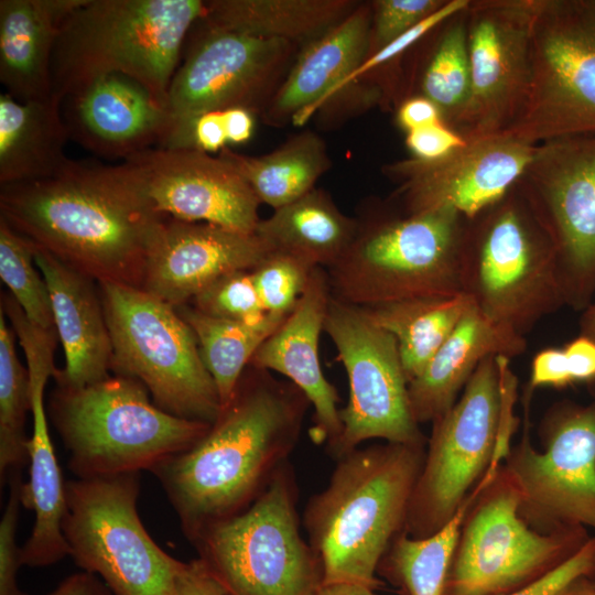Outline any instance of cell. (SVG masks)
<instances>
[{
  "instance_id": "cell-1",
  "label": "cell",
  "mask_w": 595,
  "mask_h": 595,
  "mask_svg": "<svg viewBox=\"0 0 595 595\" xmlns=\"http://www.w3.org/2000/svg\"><path fill=\"white\" fill-rule=\"evenodd\" d=\"M156 212L133 169L69 160L53 176L0 185V217L90 278L141 288Z\"/></svg>"
},
{
  "instance_id": "cell-2",
  "label": "cell",
  "mask_w": 595,
  "mask_h": 595,
  "mask_svg": "<svg viewBox=\"0 0 595 595\" xmlns=\"http://www.w3.org/2000/svg\"><path fill=\"white\" fill-rule=\"evenodd\" d=\"M310 407L295 385L249 365L207 433L151 469L190 542L263 493L290 462Z\"/></svg>"
},
{
  "instance_id": "cell-3",
  "label": "cell",
  "mask_w": 595,
  "mask_h": 595,
  "mask_svg": "<svg viewBox=\"0 0 595 595\" xmlns=\"http://www.w3.org/2000/svg\"><path fill=\"white\" fill-rule=\"evenodd\" d=\"M425 445L357 447L336 459L326 486L303 511L307 541L323 569V584L378 589L379 564L404 530Z\"/></svg>"
},
{
  "instance_id": "cell-4",
  "label": "cell",
  "mask_w": 595,
  "mask_h": 595,
  "mask_svg": "<svg viewBox=\"0 0 595 595\" xmlns=\"http://www.w3.org/2000/svg\"><path fill=\"white\" fill-rule=\"evenodd\" d=\"M201 0H82L64 19L51 65L52 96L63 100L89 82L123 75L165 108Z\"/></svg>"
},
{
  "instance_id": "cell-5",
  "label": "cell",
  "mask_w": 595,
  "mask_h": 595,
  "mask_svg": "<svg viewBox=\"0 0 595 595\" xmlns=\"http://www.w3.org/2000/svg\"><path fill=\"white\" fill-rule=\"evenodd\" d=\"M510 359H484L456 402L432 422L404 532L424 538L444 527L510 448L516 377Z\"/></svg>"
},
{
  "instance_id": "cell-6",
  "label": "cell",
  "mask_w": 595,
  "mask_h": 595,
  "mask_svg": "<svg viewBox=\"0 0 595 595\" xmlns=\"http://www.w3.org/2000/svg\"><path fill=\"white\" fill-rule=\"evenodd\" d=\"M48 410L76 478L151 472L210 426L165 412L140 381L119 375L77 389L56 387Z\"/></svg>"
},
{
  "instance_id": "cell-7",
  "label": "cell",
  "mask_w": 595,
  "mask_h": 595,
  "mask_svg": "<svg viewBox=\"0 0 595 595\" xmlns=\"http://www.w3.org/2000/svg\"><path fill=\"white\" fill-rule=\"evenodd\" d=\"M466 219L451 210L357 219L354 239L326 270L332 296L358 306L463 293Z\"/></svg>"
},
{
  "instance_id": "cell-8",
  "label": "cell",
  "mask_w": 595,
  "mask_h": 595,
  "mask_svg": "<svg viewBox=\"0 0 595 595\" xmlns=\"http://www.w3.org/2000/svg\"><path fill=\"white\" fill-rule=\"evenodd\" d=\"M506 197L465 229L462 289L487 318L526 336L567 301L551 237L528 201Z\"/></svg>"
},
{
  "instance_id": "cell-9",
  "label": "cell",
  "mask_w": 595,
  "mask_h": 595,
  "mask_svg": "<svg viewBox=\"0 0 595 595\" xmlns=\"http://www.w3.org/2000/svg\"><path fill=\"white\" fill-rule=\"evenodd\" d=\"M290 462L242 512L212 524L191 543L227 595H314L321 561L301 532Z\"/></svg>"
},
{
  "instance_id": "cell-10",
  "label": "cell",
  "mask_w": 595,
  "mask_h": 595,
  "mask_svg": "<svg viewBox=\"0 0 595 595\" xmlns=\"http://www.w3.org/2000/svg\"><path fill=\"white\" fill-rule=\"evenodd\" d=\"M97 284L112 345L110 370L140 381L165 412L212 424L220 398L177 310L141 288Z\"/></svg>"
},
{
  "instance_id": "cell-11",
  "label": "cell",
  "mask_w": 595,
  "mask_h": 595,
  "mask_svg": "<svg viewBox=\"0 0 595 595\" xmlns=\"http://www.w3.org/2000/svg\"><path fill=\"white\" fill-rule=\"evenodd\" d=\"M502 464L491 468L463 521L444 595H502L543 577L591 537L587 529L552 533L531 528Z\"/></svg>"
},
{
  "instance_id": "cell-12",
  "label": "cell",
  "mask_w": 595,
  "mask_h": 595,
  "mask_svg": "<svg viewBox=\"0 0 595 595\" xmlns=\"http://www.w3.org/2000/svg\"><path fill=\"white\" fill-rule=\"evenodd\" d=\"M139 473L65 484L62 530L69 556L112 595H173L182 561L162 550L138 512Z\"/></svg>"
},
{
  "instance_id": "cell-13",
  "label": "cell",
  "mask_w": 595,
  "mask_h": 595,
  "mask_svg": "<svg viewBox=\"0 0 595 595\" xmlns=\"http://www.w3.org/2000/svg\"><path fill=\"white\" fill-rule=\"evenodd\" d=\"M530 77L507 133L538 144L595 133V0H531Z\"/></svg>"
},
{
  "instance_id": "cell-14",
  "label": "cell",
  "mask_w": 595,
  "mask_h": 595,
  "mask_svg": "<svg viewBox=\"0 0 595 595\" xmlns=\"http://www.w3.org/2000/svg\"><path fill=\"white\" fill-rule=\"evenodd\" d=\"M540 436L542 451L531 443L526 411L521 440L501 463L518 490L520 516L543 533L595 530V403L553 405Z\"/></svg>"
},
{
  "instance_id": "cell-15",
  "label": "cell",
  "mask_w": 595,
  "mask_h": 595,
  "mask_svg": "<svg viewBox=\"0 0 595 595\" xmlns=\"http://www.w3.org/2000/svg\"><path fill=\"white\" fill-rule=\"evenodd\" d=\"M324 332L335 345L349 387L348 402L339 411L342 431L328 454L336 461L374 439L426 445L411 411L394 337L361 307L333 296Z\"/></svg>"
},
{
  "instance_id": "cell-16",
  "label": "cell",
  "mask_w": 595,
  "mask_h": 595,
  "mask_svg": "<svg viewBox=\"0 0 595 595\" xmlns=\"http://www.w3.org/2000/svg\"><path fill=\"white\" fill-rule=\"evenodd\" d=\"M527 201L551 237L567 304L595 289V133L538 143Z\"/></svg>"
},
{
  "instance_id": "cell-17",
  "label": "cell",
  "mask_w": 595,
  "mask_h": 595,
  "mask_svg": "<svg viewBox=\"0 0 595 595\" xmlns=\"http://www.w3.org/2000/svg\"><path fill=\"white\" fill-rule=\"evenodd\" d=\"M170 83V122L197 113L266 110L289 72L296 44L204 28Z\"/></svg>"
},
{
  "instance_id": "cell-18",
  "label": "cell",
  "mask_w": 595,
  "mask_h": 595,
  "mask_svg": "<svg viewBox=\"0 0 595 595\" xmlns=\"http://www.w3.org/2000/svg\"><path fill=\"white\" fill-rule=\"evenodd\" d=\"M466 12L472 88L454 122L473 139L506 131L520 113L530 77L532 2L470 1Z\"/></svg>"
},
{
  "instance_id": "cell-19",
  "label": "cell",
  "mask_w": 595,
  "mask_h": 595,
  "mask_svg": "<svg viewBox=\"0 0 595 595\" xmlns=\"http://www.w3.org/2000/svg\"><path fill=\"white\" fill-rule=\"evenodd\" d=\"M466 140L443 159L412 158L386 167L400 181L407 213L451 210L473 220L508 195L538 148L504 132Z\"/></svg>"
},
{
  "instance_id": "cell-20",
  "label": "cell",
  "mask_w": 595,
  "mask_h": 595,
  "mask_svg": "<svg viewBox=\"0 0 595 595\" xmlns=\"http://www.w3.org/2000/svg\"><path fill=\"white\" fill-rule=\"evenodd\" d=\"M125 161L140 176L159 214L256 232L261 203L236 167L219 155L152 148Z\"/></svg>"
},
{
  "instance_id": "cell-21",
  "label": "cell",
  "mask_w": 595,
  "mask_h": 595,
  "mask_svg": "<svg viewBox=\"0 0 595 595\" xmlns=\"http://www.w3.org/2000/svg\"><path fill=\"white\" fill-rule=\"evenodd\" d=\"M270 251L256 234L163 216L148 250L141 289L177 309L216 279L252 270Z\"/></svg>"
},
{
  "instance_id": "cell-22",
  "label": "cell",
  "mask_w": 595,
  "mask_h": 595,
  "mask_svg": "<svg viewBox=\"0 0 595 595\" xmlns=\"http://www.w3.org/2000/svg\"><path fill=\"white\" fill-rule=\"evenodd\" d=\"M331 298L326 270L315 268L294 310L260 345L249 364L283 376L306 396L314 413L311 440L324 444L326 451L342 431L339 397L325 377L318 356Z\"/></svg>"
},
{
  "instance_id": "cell-23",
  "label": "cell",
  "mask_w": 595,
  "mask_h": 595,
  "mask_svg": "<svg viewBox=\"0 0 595 595\" xmlns=\"http://www.w3.org/2000/svg\"><path fill=\"white\" fill-rule=\"evenodd\" d=\"M64 101L69 140L106 159L125 161L156 148L170 126L165 108L123 75L96 78Z\"/></svg>"
},
{
  "instance_id": "cell-24",
  "label": "cell",
  "mask_w": 595,
  "mask_h": 595,
  "mask_svg": "<svg viewBox=\"0 0 595 595\" xmlns=\"http://www.w3.org/2000/svg\"><path fill=\"white\" fill-rule=\"evenodd\" d=\"M34 246V261L51 298L54 327L65 366L55 375L56 387L77 389L110 376L111 338L98 284Z\"/></svg>"
},
{
  "instance_id": "cell-25",
  "label": "cell",
  "mask_w": 595,
  "mask_h": 595,
  "mask_svg": "<svg viewBox=\"0 0 595 595\" xmlns=\"http://www.w3.org/2000/svg\"><path fill=\"white\" fill-rule=\"evenodd\" d=\"M371 22V4L359 3L343 21L305 44L264 110L268 122L292 120L302 126L335 97L342 82L369 54Z\"/></svg>"
},
{
  "instance_id": "cell-26",
  "label": "cell",
  "mask_w": 595,
  "mask_h": 595,
  "mask_svg": "<svg viewBox=\"0 0 595 595\" xmlns=\"http://www.w3.org/2000/svg\"><path fill=\"white\" fill-rule=\"evenodd\" d=\"M526 349V336L490 321L473 302L423 371L408 383L414 420L432 423L444 414L487 357L511 359Z\"/></svg>"
},
{
  "instance_id": "cell-27",
  "label": "cell",
  "mask_w": 595,
  "mask_h": 595,
  "mask_svg": "<svg viewBox=\"0 0 595 595\" xmlns=\"http://www.w3.org/2000/svg\"><path fill=\"white\" fill-rule=\"evenodd\" d=\"M82 0L0 1V82L20 101L52 97L51 65L64 19Z\"/></svg>"
},
{
  "instance_id": "cell-28",
  "label": "cell",
  "mask_w": 595,
  "mask_h": 595,
  "mask_svg": "<svg viewBox=\"0 0 595 595\" xmlns=\"http://www.w3.org/2000/svg\"><path fill=\"white\" fill-rule=\"evenodd\" d=\"M50 374H29L32 433L28 442L29 480L21 484V505L35 513L32 532L21 547V563L48 566L69 555L62 523L66 510L65 482L48 432L44 389Z\"/></svg>"
},
{
  "instance_id": "cell-29",
  "label": "cell",
  "mask_w": 595,
  "mask_h": 595,
  "mask_svg": "<svg viewBox=\"0 0 595 595\" xmlns=\"http://www.w3.org/2000/svg\"><path fill=\"white\" fill-rule=\"evenodd\" d=\"M62 100L20 101L0 94V185L43 180L71 160Z\"/></svg>"
},
{
  "instance_id": "cell-30",
  "label": "cell",
  "mask_w": 595,
  "mask_h": 595,
  "mask_svg": "<svg viewBox=\"0 0 595 595\" xmlns=\"http://www.w3.org/2000/svg\"><path fill=\"white\" fill-rule=\"evenodd\" d=\"M357 219L345 215L331 196L313 188L261 219L256 235L271 251L291 255L313 268L327 269L346 251Z\"/></svg>"
},
{
  "instance_id": "cell-31",
  "label": "cell",
  "mask_w": 595,
  "mask_h": 595,
  "mask_svg": "<svg viewBox=\"0 0 595 595\" xmlns=\"http://www.w3.org/2000/svg\"><path fill=\"white\" fill-rule=\"evenodd\" d=\"M359 6L353 0L205 1L204 28L303 45L326 33Z\"/></svg>"
},
{
  "instance_id": "cell-32",
  "label": "cell",
  "mask_w": 595,
  "mask_h": 595,
  "mask_svg": "<svg viewBox=\"0 0 595 595\" xmlns=\"http://www.w3.org/2000/svg\"><path fill=\"white\" fill-rule=\"evenodd\" d=\"M218 155L236 167L260 203L273 209L315 188L331 166L325 142L312 131L294 134L267 154L246 155L226 147Z\"/></svg>"
},
{
  "instance_id": "cell-33",
  "label": "cell",
  "mask_w": 595,
  "mask_h": 595,
  "mask_svg": "<svg viewBox=\"0 0 595 595\" xmlns=\"http://www.w3.org/2000/svg\"><path fill=\"white\" fill-rule=\"evenodd\" d=\"M473 300L465 293L361 307L396 339L408 383L416 378L457 326Z\"/></svg>"
},
{
  "instance_id": "cell-34",
  "label": "cell",
  "mask_w": 595,
  "mask_h": 595,
  "mask_svg": "<svg viewBox=\"0 0 595 595\" xmlns=\"http://www.w3.org/2000/svg\"><path fill=\"white\" fill-rule=\"evenodd\" d=\"M480 483L439 531L413 538L402 531L382 558L378 574L405 595H444L463 521L474 502Z\"/></svg>"
},
{
  "instance_id": "cell-35",
  "label": "cell",
  "mask_w": 595,
  "mask_h": 595,
  "mask_svg": "<svg viewBox=\"0 0 595 595\" xmlns=\"http://www.w3.org/2000/svg\"><path fill=\"white\" fill-rule=\"evenodd\" d=\"M176 310L196 336L221 408L232 398L256 350L286 318L268 314L258 324H246L206 315L188 304Z\"/></svg>"
},
{
  "instance_id": "cell-36",
  "label": "cell",
  "mask_w": 595,
  "mask_h": 595,
  "mask_svg": "<svg viewBox=\"0 0 595 595\" xmlns=\"http://www.w3.org/2000/svg\"><path fill=\"white\" fill-rule=\"evenodd\" d=\"M15 335L0 307V476L21 469L29 463L25 433L26 412L30 411V380L28 368L19 360Z\"/></svg>"
},
{
  "instance_id": "cell-37",
  "label": "cell",
  "mask_w": 595,
  "mask_h": 595,
  "mask_svg": "<svg viewBox=\"0 0 595 595\" xmlns=\"http://www.w3.org/2000/svg\"><path fill=\"white\" fill-rule=\"evenodd\" d=\"M0 277L30 321L53 328L46 282L34 261V246L0 217Z\"/></svg>"
},
{
  "instance_id": "cell-38",
  "label": "cell",
  "mask_w": 595,
  "mask_h": 595,
  "mask_svg": "<svg viewBox=\"0 0 595 595\" xmlns=\"http://www.w3.org/2000/svg\"><path fill=\"white\" fill-rule=\"evenodd\" d=\"M472 88L467 29L453 24L442 36L422 79L424 97L443 116L455 120L466 106Z\"/></svg>"
},
{
  "instance_id": "cell-39",
  "label": "cell",
  "mask_w": 595,
  "mask_h": 595,
  "mask_svg": "<svg viewBox=\"0 0 595 595\" xmlns=\"http://www.w3.org/2000/svg\"><path fill=\"white\" fill-rule=\"evenodd\" d=\"M315 268L279 251H270L252 270L264 311L286 317L301 299Z\"/></svg>"
},
{
  "instance_id": "cell-40",
  "label": "cell",
  "mask_w": 595,
  "mask_h": 595,
  "mask_svg": "<svg viewBox=\"0 0 595 595\" xmlns=\"http://www.w3.org/2000/svg\"><path fill=\"white\" fill-rule=\"evenodd\" d=\"M202 313L228 321L258 324L266 318L251 270L227 273L202 290L192 301Z\"/></svg>"
},
{
  "instance_id": "cell-41",
  "label": "cell",
  "mask_w": 595,
  "mask_h": 595,
  "mask_svg": "<svg viewBox=\"0 0 595 595\" xmlns=\"http://www.w3.org/2000/svg\"><path fill=\"white\" fill-rule=\"evenodd\" d=\"M445 2L442 0L374 1L369 54L382 48L436 12Z\"/></svg>"
},
{
  "instance_id": "cell-42",
  "label": "cell",
  "mask_w": 595,
  "mask_h": 595,
  "mask_svg": "<svg viewBox=\"0 0 595 595\" xmlns=\"http://www.w3.org/2000/svg\"><path fill=\"white\" fill-rule=\"evenodd\" d=\"M226 147L228 140L224 110H215L171 121L156 148L212 154L219 153Z\"/></svg>"
},
{
  "instance_id": "cell-43",
  "label": "cell",
  "mask_w": 595,
  "mask_h": 595,
  "mask_svg": "<svg viewBox=\"0 0 595 595\" xmlns=\"http://www.w3.org/2000/svg\"><path fill=\"white\" fill-rule=\"evenodd\" d=\"M9 498L0 520V595H26L18 586L21 548L17 544L19 508L21 505V469L8 476Z\"/></svg>"
},
{
  "instance_id": "cell-44",
  "label": "cell",
  "mask_w": 595,
  "mask_h": 595,
  "mask_svg": "<svg viewBox=\"0 0 595 595\" xmlns=\"http://www.w3.org/2000/svg\"><path fill=\"white\" fill-rule=\"evenodd\" d=\"M469 0H451L436 12L422 20L420 23L398 36L396 40L383 46L382 48L369 54L358 67H356L339 85L336 95L344 88L348 87L354 82L358 80L365 74L376 69L382 64H387L394 57L402 54L413 44H415L428 32L437 26L443 21L465 12L469 6Z\"/></svg>"
},
{
  "instance_id": "cell-45",
  "label": "cell",
  "mask_w": 595,
  "mask_h": 595,
  "mask_svg": "<svg viewBox=\"0 0 595 595\" xmlns=\"http://www.w3.org/2000/svg\"><path fill=\"white\" fill-rule=\"evenodd\" d=\"M595 574V538H589L571 558L538 581L502 595H554L581 576Z\"/></svg>"
},
{
  "instance_id": "cell-46",
  "label": "cell",
  "mask_w": 595,
  "mask_h": 595,
  "mask_svg": "<svg viewBox=\"0 0 595 595\" xmlns=\"http://www.w3.org/2000/svg\"><path fill=\"white\" fill-rule=\"evenodd\" d=\"M405 143L413 158L421 161H436L467 144L458 131L443 122L407 132Z\"/></svg>"
},
{
  "instance_id": "cell-47",
  "label": "cell",
  "mask_w": 595,
  "mask_h": 595,
  "mask_svg": "<svg viewBox=\"0 0 595 595\" xmlns=\"http://www.w3.org/2000/svg\"><path fill=\"white\" fill-rule=\"evenodd\" d=\"M574 383L563 348H544L531 361L526 398L541 387L565 388Z\"/></svg>"
},
{
  "instance_id": "cell-48",
  "label": "cell",
  "mask_w": 595,
  "mask_h": 595,
  "mask_svg": "<svg viewBox=\"0 0 595 595\" xmlns=\"http://www.w3.org/2000/svg\"><path fill=\"white\" fill-rule=\"evenodd\" d=\"M173 595H227L198 559L182 561L174 577Z\"/></svg>"
},
{
  "instance_id": "cell-49",
  "label": "cell",
  "mask_w": 595,
  "mask_h": 595,
  "mask_svg": "<svg viewBox=\"0 0 595 595\" xmlns=\"http://www.w3.org/2000/svg\"><path fill=\"white\" fill-rule=\"evenodd\" d=\"M440 108L426 97H413L402 102L397 121L407 132L443 122Z\"/></svg>"
},
{
  "instance_id": "cell-50",
  "label": "cell",
  "mask_w": 595,
  "mask_h": 595,
  "mask_svg": "<svg viewBox=\"0 0 595 595\" xmlns=\"http://www.w3.org/2000/svg\"><path fill=\"white\" fill-rule=\"evenodd\" d=\"M574 382L595 380V342L584 335L563 347Z\"/></svg>"
},
{
  "instance_id": "cell-51",
  "label": "cell",
  "mask_w": 595,
  "mask_h": 595,
  "mask_svg": "<svg viewBox=\"0 0 595 595\" xmlns=\"http://www.w3.org/2000/svg\"><path fill=\"white\" fill-rule=\"evenodd\" d=\"M48 595H112V593L98 576L83 571L66 577Z\"/></svg>"
},
{
  "instance_id": "cell-52",
  "label": "cell",
  "mask_w": 595,
  "mask_h": 595,
  "mask_svg": "<svg viewBox=\"0 0 595 595\" xmlns=\"http://www.w3.org/2000/svg\"><path fill=\"white\" fill-rule=\"evenodd\" d=\"M228 144H242L253 133V112L245 108L224 109Z\"/></svg>"
},
{
  "instance_id": "cell-53",
  "label": "cell",
  "mask_w": 595,
  "mask_h": 595,
  "mask_svg": "<svg viewBox=\"0 0 595 595\" xmlns=\"http://www.w3.org/2000/svg\"><path fill=\"white\" fill-rule=\"evenodd\" d=\"M314 595H378L377 589L349 583L322 584Z\"/></svg>"
},
{
  "instance_id": "cell-54",
  "label": "cell",
  "mask_w": 595,
  "mask_h": 595,
  "mask_svg": "<svg viewBox=\"0 0 595 595\" xmlns=\"http://www.w3.org/2000/svg\"><path fill=\"white\" fill-rule=\"evenodd\" d=\"M554 595H595V580L591 576H581L570 582Z\"/></svg>"
},
{
  "instance_id": "cell-55",
  "label": "cell",
  "mask_w": 595,
  "mask_h": 595,
  "mask_svg": "<svg viewBox=\"0 0 595 595\" xmlns=\"http://www.w3.org/2000/svg\"><path fill=\"white\" fill-rule=\"evenodd\" d=\"M582 335L595 342V303L585 312L582 321Z\"/></svg>"
},
{
  "instance_id": "cell-56",
  "label": "cell",
  "mask_w": 595,
  "mask_h": 595,
  "mask_svg": "<svg viewBox=\"0 0 595 595\" xmlns=\"http://www.w3.org/2000/svg\"><path fill=\"white\" fill-rule=\"evenodd\" d=\"M399 595H405V594H403V593H401V592H400V594H399Z\"/></svg>"
}]
</instances>
